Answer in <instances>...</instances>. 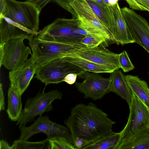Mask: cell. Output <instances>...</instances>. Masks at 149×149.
<instances>
[{"label":"cell","instance_id":"obj_30","mask_svg":"<svg viewBox=\"0 0 149 149\" xmlns=\"http://www.w3.org/2000/svg\"><path fill=\"white\" fill-rule=\"evenodd\" d=\"M62 8L71 13L72 9L71 4L75 0H53Z\"/></svg>","mask_w":149,"mask_h":149},{"label":"cell","instance_id":"obj_22","mask_svg":"<svg viewBox=\"0 0 149 149\" xmlns=\"http://www.w3.org/2000/svg\"><path fill=\"white\" fill-rule=\"evenodd\" d=\"M64 57L67 61L76 65L86 71L97 73H111L114 70L105 66L98 64L78 57L74 56Z\"/></svg>","mask_w":149,"mask_h":149},{"label":"cell","instance_id":"obj_8","mask_svg":"<svg viewBox=\"0 0 149 149\" xmlns=\"http://www.w3.org/2000/svg\"><path fill=\"white\" fill-rule=\"evenodd\" d=\"M19 128L20 131L19 139L27 141L34 134L43 133L49 139L62 138L72 143L68 128L52 121L47 116H39L29 126H22Z\"/></svg>","mask_w":149,"mask_h":149},{"label":"cell","instance_id":"obj_4","mask_svg":"<svg viewBox=\"0 0 149 149\" xmlns=\"http://www.w3.org/2000/svg\"><path fill=\"white\" fill-rule=\"evenodd\" d=\"M29 44L32 51L31 56L37 67L85 47L45 40L36 36L29 41Z\"/></svg>","mask_w":149,"mask_h":149},{"label":"cell","instance_id":"obj_24","mask_svg":"<svg viewBox=\"0 0 149 149\" xmlns=\"http://www.w3.org/2000/svg\"><path fill=\"white\" fill-rule=\"evenodd\" d=\"M86 0L101 22L111 32L110 21L105 11V8L94 0Z\"/></svg>","mask_w":149,"mask_h":149},{"label":"cell","instance_id":"obj_32","mask_svg":"<svg viewBox=\"0 0 149 149\" xmlns=\"http://www.w3.org/2000/svg\"><path fill=\"white\" fill-rule=\"evenodd\" d=\"M0 111L5 109V101L4 95L3 91L2 84L1 83L0 85Z\"/></svg>","mask_w":149,"mask_h":149},{"label":"cell","instance_id":"obj_26","mask_svg":"<svg viewBox=\"0 0 149 149\" xmlns=\"http://www.w3.org/2000/svg\"><path fill=\"white\" fill-rule=\"evenodd\" d=\"M49 141L50 149H76L72 143L63 138L49 139Z\"/></svg>","mask_w":149,"mask_h":149},{"label":"cell","instance_id":"obj_33","mask_svg":"<svg viewBox=\"0 0 149 149\" xmlns=\"http://www.w3.org/2000/svg\"><path fill=\"white\" fill-rule=\"evenodd\" d=\"M0 149H12L11 146H10L5 141L2 140L0 142Z\"/></svg>","mask_w":149,"mask_h":149},{"label":"cell","instance_id":"obj_6","mask_svg":"<svg viewBox=\"0 0 149 149\" xmlns=\"http://www.w3.org/2000/svg\"><path fill=\"white\" fill-rule=\"evenodd\" d=\"M86 71L67 61L63 57L38 66L36 71L35 77L46 86L63 81L65 77L70 73H76L80 77Z\"/></svg>","mask_w":149,"mask_h":149},{"label":"cell","instance_id":"obj_37","mask_svg":"<svg viewBox=\"0 0 149 149\" xmlns=\"http://www.w3.org/2000/svg\"><path fill=\"white\" fill-rule=\"evenodd\" d=\"M119 0H117V1H119Z\"/></svg>","mask_w":149,"mask_h":149},{"label":"cell","instance_id":"obj_34","mask_svg":"<svg viewBox=\"0 0 149 149\" xmlns=\"http://www.w3.org/2000/svg\"><path fill=\"white\" fill-rule=\"evenodd\" d=\"M97 3L99 4L104 8H105L109 5H108L104 2L103 0H94Z\"/></svg>","mask_w":149,"mask_h":149},{"label":"cell","instance_id":"obj_25","mask_svg":"<svg viewBox=\"0 0 149 149\" xmlns=\"http://www.w3.org/2000/svg\"><path fill=\"white\" fill-rule=\"evenodd\" d=\"M81 43L88 48H93L97 47H105L104 42L100 38L89 34L82 39Z\"/></svg>","mask_w":149,"mask_h":149},{"label":"cell","instance_id":"obj_10","mask_svg":"<svg viewBox=\"0 0 149 149\" xmlns=\"http://www.w3.org/2000/svg\"><path fill=\"white\" fill-rule=\"evenodd\" d=\"M132 93L129 117L126 125L120 131L119 142L129 137L140 129L149 125V108L132 91Z\"/></svg>","mask_w":149,"mask_h":149},{"label":"cell","instance_id":"obj_9","mask_svg":"<svg viewBox=\"0 0 149 149\" xmlns=\"http://www.w3.org/2000/svg\"><path fill=\"white\" fill-rule=\"evenodd\" d=\"M25 38H19L0 43V67L3 65L7 69L12 70L22 65L31 55V49L26 46Z\"/></svg>","mask_w":149,"mask_h":149},{"label":"cell","instance_id":"obj_1","mask_svg":"<svg viewBox=\"0 0 149 149\" xmlns=\"http://www.w3.org/2000/svg\"><path fill=\"white\" fill-rule=\"evenodd\" d=\"M108 116L92 102L76 105L64 122L70 132L72 144L76 139H80L84 142L82 147L112 133L116 122Z\"/></svg>","mask_w":149,"mask_h":149},{"label":"cell","instance_id":"obj_29","mask_svg":"<svg viewBox=\"0 0 149 149\" xmlns=\"http://www.w3.org/2000/svg\"><path fill=\"white\" fill-rule=\"evenodd\" d=\"M52 0H27L26 1L33 4L40 13L42 9Z\"/></svg>","mask_w":149,"mask_h":149},{"label":"cell","instance_id":"obj_11","mask_svg":"<svg viewBox=\"0 0 149 149\" xmlns=\"http://www.w3.org/2000/svg\"><path fill=\"white\" fill-rule=\"evenodd\" d=\"M98 73L86 71L79 77L84 80L75 83L77 89L84 95V98L98 100L110 92L109 78L103 77Z\"/></svg>","mask_w":149,"mask_h":149},{"label":"cell","instance_id":"obj_16","mask_svg":"<svg viewBox=\"0 0 149 149\" xmlns=\"http://www.w3.org/2000/svg\"><path fill=\"white\" fill-rule=\"evenodd\" d=\"M149 149V125L119 142L116 149Z\"/></svg>","mask_w":149,"mask_h":149},{"label":"cell","instance_id":"obj_31","mask_svg":"<svg viewBox=\"0 0 149 149\" xmlns=\"http://www.w3.org/2000/svg\"><path fill=\"white\" fill-rule=\"evenodd\" d=\"M77 76V74L76 73H70L65 77L63 81L69 84H72L75 82Z\"/></svg>","mask_w":149,"mask_h":149},{"label":"cell","instance_id":"obj_18","mask_svg":"<svg viewBox=\"0 0 149 149\" xmlns=\"http://www.w3.org/2000/svg\"><path fill=\"white\" fill-rule=\"evenodd\" d=\"M0 43L16 38H22L31 41L35 36L24 29L8 22L0 17Z\"/></svg>","mask_w":149,"mask_h":149},{"label":"cell","instance_id":"obj_2","mask_svg":"<svg viewBox=\"0 0 149 149\" xmlns=\"http://www.w3.org/2000/svg\"><path fill=\"white\" fill-rule=\"evenodd\" d=\"M80 24L77 18H57L38 31L36 36L45 40L86 47L81 41L89 34L80 28Z\"/></svg>","mask_w":149,"mask_h":149},{"label":"cell","instance_id":"obj_27","mask_svg":"<svg viewBox=\"0 0 149 149\" xmlns=\"http://www.w3.org/2000/svg\"><path fill=\"white\" fill-rule=\"evenodd\" d=\"M119 62L120 68L125 72H128L134 68V66L132 63L125 50L120 54Z\"/></svg>","mask_w":149,"mask_h":149},{"label":"cell","instance_id":"obj_12","mask_svg":"<svg viewBox=\"0 0 149 149\" xmlns=\"http://www.w3.org/2000/svg\"><path fill=\"white\" fill-rule=\"evenodd\" d=\"M130 32L135 43L141 46L149 54V24L132 9L121 8Z\"/></svg>","mask_w":149,"mask_h":149},{"label":"cell","instance_id":"obj_13","mask_svg":"<svg viewBox=\"0 0 149 149\" xmlns=\"http://www.w3.org/2000/svg\"><path fill=\"white\" fill-rule=\"evenodd\" d=\"M120 54L115 53L105 47H83L65 56L77 57L105 66L114 70L120 68Z\"/></svg>","mask_w":149,"mask_h":149},{"label":"cell","instance_id":"obj_19","mask_svg":"<svg viewBox=\"0 0 149 149\" xmlns=\"http://www.w3.org/2000/svg\"><path fill=\"white\" fill-rule=\"evenodd\" d=\"M19 90L10 84L8 92V106L6 112L9 118L12 121H17L22 111L21 95Z\"/></svg>","mask_w":149,"mask_h":149},{"label":"cell","instance_id":"obj_15","mask_svg":"<svg viewBox=\"0 0 149 149\" xmlns=\"http://www.w3.org/2000/svg\"><path fill=\"white\" fill-rule=\"evenodd\" d=\"M37 67L31 56L19 67L9 72L10 84L17 88L22 95L29 86Z\"/></svg>","mask_w":149,"mask_h":149},{"label":"cell","instance_id":"obj_23","mask_svg":"<svg viewBox=\"0 0 149 149\" xmlns=\"http://www.w3.org/2000/svg\"><path fill=\"white\" fill-rule=\"evenodd\" d=\"M11 146L12 149H50L49 139L47 138L36 142L18 139L13 141Z\"/></svg>","mask_w":149,"mask_h":149},{"label":"cell","instance_id":"obj_35","mask_svg":"<svg viewBox=\"0 0 149 149\" xmlns=\"http://www.w3.org/2000/svg\"><path fill=\"white\" fill-rule=\"evenodd\" d=\"M118 3L117 0H109V5L113 6L116 5Z\"/></svg>","mask_w":149,"mask_h":149},{"label":"cell","instance_id":"obj_3","mask_svg":"<svg viewBox=\"0 0 149 149\" xmlns=\"http://www.w3.org/2000/svg\"><path fill=\"white\" fill-rule=\"evenodd\" d=\"M73 17L81 22L80 27L90 34L98 37L107 47L118 44L110 31L103 25L86 0H75L71 4Z\"/></svg>","mask_w":149,"mask_h":149},{"label":"cell","instance_id":"obj_21","mask_svg":"<svg viewBox=\"0 0 149 149\" xmlns=\"http://www.w3.org/2000/svg\"><path fill=\"white\" fill-rule=\"evenodd\" d=\"M120 132H113L84 146L81 149H116L119 141Z\"/></svg>","mask_w":149,"mask_h":149},{"label":"cell","instance_id":"obj_14","mask_svg":"<svg viewBox=\"0 0 149 149\" xmlns=\"http://www.w3.org/2000/svg\"><path fill=\"white\" fill-rule=\"evenodd\" d=\"M105 11L110 21V31L118 45L135 43L118 3L108 5Z\"/></svg>","mask_w":149,"mask_h":149},{"label":"cell","instance_id":"obj_7","mask_svg":"<svg viewBox=\"0 0 149 149\" xmlns=\"http://www.w3.org/2000/svg\"><path fill=\"white\" fill-rule=\"evenodd\" d=\"M63 95L57 90L48 92H45L43 90L35 97L27 98L16 125L25 126L27 123L34 120L37 116H41L44 112L51 111L53 109L52 102L55 100L61 99Z\"/></svg>","mask_w":149,"mask_h":149},{"label":"cell","instance_id":"obj_17","mask_svg":"<svg viewBox=\"0 0 149 149\" xmlns=\"http://www.w3.org/2000/svg\"><path fill=\"white\" fill-rule=\"evenodd\" d=\"M110 91L113 92L125 100L129 106L132 98V91L125 79V75L121 70L117 69L110 73Z\"/></svg>","mask_w":149,"mask_h":149},{"label":"cell","instance_id":"obj_5","mask_svg":"<svg viewBox=\"0 0 149 149\" xmlns=\"http://www.w3.org/2000/svg\"><path fill=\"white\" fill-rule=\"evenodd\" d=\"M3 15L37 35L40 12L32 4L27 1L5 0Z\"/></svg>","mask_w":149,"mask_h":149},{"label":"cell","instance_id":"obj_28","mask_svg":"<svg viewBox=\"0 0 149 149\" xmlns=\"http://www.w3.org/2000/svg\"><path fill=\"white\" fill-rule=\"evenodd\" d=\"M128 4L130 7L133 10L141 11H146L149 10L141 0H125Z\"/></svg>","mask_w":149,"mask_h":149},{"label":"cell","instance_id":"obj_36","mask_svg":"<svg viewBox=\"0 0 149 149\" xmlns=\"http://www.w3.org/2000/svg\"><path fill=\"white\" fill-rule=\"evenodd\" d=\"M143 3L148 9L149 12V0H141Z\"/></svg>","mask_w":149,"mask_h":149},{"label":"cell","instance_id":"obj_20","mask_svg":"<svg viewBox=\"0 0 149 149\" xmlns=\"http://www.w3.org/2000/svg\"><path fill=\"white\" fill-rule=\"evenodd\" d=\"M125 79L131 91L149 109V88L147 83L137 76L127 75Z\"/></svg>","mask_w":149,"mask_h":149}]
</instances>
